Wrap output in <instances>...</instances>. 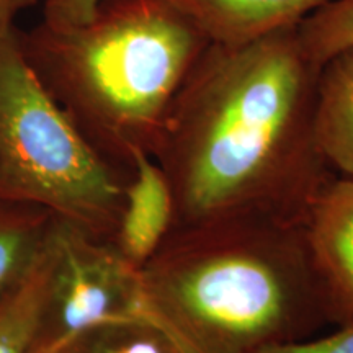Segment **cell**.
<instances>
[{
    "instance_id": "8fae6325",
    "label": "cell",
    "mask_w": 353,
    "mask_h": 353,
    "mask_svg": "<svg viewBox=\"0 0 353 353\" xmlns=\"http://www.w3.org/2000/svg\"><path fill=\"white\" fill-rule=\"evenodd\" d=\"M54 219L39 206L0 200V298L37 262Z\"/></svg>"
},
{
    "instance_id": "8992f818",
    "label": "cell",
    "mask_w": 353,
    "mask_h": 353,
    "mask_svg": "<svg viewBox=\"0 0 353 353\" xmlns=\"http://www.w3.org/2000/svg\"><path fill=\"white\" fill-rule=\"evenodd\" d=\"M312 272L330 324H353V179L335 175L303 224Z\"/></svg>"
},
{
    "instance_id": "9a60e30c",
    "label": "cell",
    "mask_w": 353,
    "mask_h": 353,
    "mask_svg": "<svg viewBox=\"0 0 353 353\" xmlns=\"http://www.w3.org/2000/svg\"><path fill=\"white\" fill-rule=\"evenodd\" d=\"M100 0H44L43 21L52 28L81 25L94 15Z\"/></svg>"
},
{
    "instance_id": "30bf717a",
    "label": "cell",
    "mask_w": 353,
    "mask_h": 353,
    "mask_svg": "<svg viewBox=\"0 0 353 353\" xmlns=\"http://www.w3.org/2000/svg\"><path fill=\"white\" fill-rule=\"evenodd\" d=\"M52 353H201L157 316L118 317L87 325Z\"/></svg>"
},
{
    "instance_id": "9c48e42d",
    "label": "cell",
    "mask_w": 353,
    "mask_h": 353,
    "mask_svg": "<svg viewBox=\"0 0 353 353\" xmlns=\"http://www.w3.org/2000/svg\"><path fill=\"white\" fill-rule=\"evenodd\" d=\"M314 132L330 169L353 179V46L337 52L319 69Z\"/></svg>"
},
{
    "instance_id": "5b68a950",
    "label": "cell",
    "mask_w": 353,
    "mask_h": 353,
    "mask_svg": "<svg viewBox=\"0 0 353 353\" xmlns=\"http://www.w3.org/2000/svg\"><path fill=\"white\" fill-rule=\"evenodd\" d=\"M51 273L30 353H52L95 322L152 312L141 268L114 242L54 219Z\"/></svg>"
},
{
    "instance_id": "7a4b0ae2",
    "label": "cell",
    "mask_w": 353,
    "mask_h": 353,
    "mask_svg": "<svg viewBox=\"0 0 353 353\" xmlns=\"http://www.w3.org/2000/svg\"><path fill=\"white\" fill-rule=\"evenodd\" d=\"M141 273L152 311L201 353H257L327 322L303 224L228 216L174 226Z\"/></svg>"
},
{
    "instance_id": "52a82bcc",
    "label": "cell",
    "mask_w": 353,
    "mask_h": 353,
    "mask_svg": "<svg viewBox=\"0 0 353 353\" xmlns=\"http://www.w3.org/2000/svg\"><path fill=\"white\" fill-rule=\"evenodd\" d=\"M330 0H172L214 44H245L294 28Z\"/></svg>"
},
{
    "instance_id": "4fadbf2b",
    "label": "cell",
    "mask_w": 353,
    "mask_h": 353,
    "mask_svg": "<svg viewBox=\"0 0 353 353\" xmlns=\"http://www.w3.org/2000/svg\"><path fill=\"white\" fill-rule=\"evenodd\" d=\"M304 54L316 68L353 46V0H330L296 28Z\"/></svg>"
},
{
    "instance_id": "7c38bea8",
    "label": "cell",
    "mask_w": 353,
    "mask_h": 353,
    "mask_svg": "<svg viewBox=\"0 0 353 353\" xmlns=\"http://www.w3.org/2000/svg\"><path fill=\"white\" fill-rule=\"evenodd\" d=\"M51 232L28 273L0 298V353L32 352L51 273Z\"/></svg>"
},
{
    "instance_id": "2e32d148",
    "label": "cell",
    "mask_w": 353,
    "mask_h": 353,
    "mask_svg": "<svg viewBox=\"0 0 353 353\" xmlns=\"http://www.w3.org/2000/svg\"><path fill=\"white\" fill-rule=\"evenodd\" d=\"M39 0H0V30L13 28L21 12L37 7Z\"/></svg>"
},
{
    "instance_id": "3957f363",
    "label": "cell",
    "mask_w": 353,
    "mask_h": 353,
    "mask_svg": "<svg viewBox=\"0 0 353 353\" xmlns=\"http://www.w3.org/2000/svg\"><path fill=\"white\" fill-rule=\"evenodd\" d=\"M26 63L101 156L132 174L152 157L180 87L208 46L172 0H100L81 25L20 32Z\"/></svg>"
},
{
    "instance_id": "277c9868",
    "label": "cell",
    "mask_w": 353,
    "mask_h": 353,
    "mask_svg": "<svg viewBox=\"0 0 353 353\" xmlns=\"http://www.w3.org/2000/svg\"><path fill=\"white\" fill-rule=\"evenodd\" d=\"M131 175L101 156L43 87L20 30H0V200L39 206L114 242Z\"/></svg>"
},
{
    "instance_id": "5bb4252c",
    "label": "cell",
    "mask_w": 353,
    "mask_h": 353,
    "mask_svg": "<svg viewBox=\"0 0 353 353\" xmlns=\"http://www.w3.org/2000/svg\"><path fill=\"white\" fill-rule=\"evenodd\" d=\"M257 353H353V324L341 325L337 332L316 339L280 343L262 348Z\"/></svg>"
},
{
    "instance_id": "6da1fadb",
    "label": "cell",
    "mask_w": 353,
    "mask_h": 353,
    "mask_svg": "<svg viewBox=\"0 0 353 353\" xmlns=\"http://www.w3.org/2000/svg\"><path fill=\"white\" fill-rule=\"evenodd\" d=\"M296 28L210 43L190 70L152 152L174 196V226L228 216L304 224L335 176L314 132L319 68Z\"/></svg>"
},
{
    "instance_id": "ba28073f",
    "label": "cell",
    "mask_w": 353,
    "mask_h": 353,
    "mask_svg": "<svg viewBox=\"0 0 353 353\" xmlns=\"http://www.w3.org/2000/svg\"><path fill=\"white\" fill-rule=\"evenodd\" d=\"M174 196L164 170L151 156L138 154L126 185L114 245L141 268L164 242L174 226Z\"/></svg>"
}]
</instances>
